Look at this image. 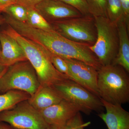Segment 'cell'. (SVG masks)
I'll return each instance as SVG.
<instances>
[{
    "label": "cell",
    "mask_w": 129,
    "mask_h": 129,
    "mask_svg": "<svg viewBox=\"0 0 129 129\" xmlns=\"http://www.w3.org/2000/svg\"><path fill=\"white\" fill-rule=\"evenodd\" d=\"M0 122L8 124L14 129H47L49 125L28 100L0 113Z\"/></svg>",
    "instance_id": "obj_7"
},
{
    "label": "cell",
    "mask_w": 129,
    "mask_h": 129,
    "mask_svg": "<svg viewBox=\"0 0 129 129\" xmlns=\"http://www.w3.org/2000/svg\"><path fill=\"white\" fill-rule=\"evenodd\" d=\"M128 73L119 65L102 66L98 70L97 80L101 99L121 105L128 102Z\"/></svg>",
    "instance_id": "obj_2"
},
{
    "label": "cell",
    "mask_w": 129,
    "mask_h": 129,
    "mask_svg": "<svg viewBox=\"0 0 129 129\" xmlns=\"http://www.w3.org/2000/svg\"><path fill=\"white\" fill-rule=\"evenodd\" d=\"M117 24L119 37L118 51L111 64L121 66L129 73V29L125 24L124 18L118 21Z\"/></svg>",
    "instance_id": "obj_14"
},
{
    "label": "cell",
    "mask_w": 129,
    "mask_h": 129,
    "mask_svg": "<svg viewBox=\"0 0 129 129\" xmlns=\"http://www.w3.org/2000/svg\"><path fill=\"white\" fill-rule=\"evenodd\" d=\"M53 29L72 41L93 45L96 41L97 31L94 17L82 16L51 24Z\"/></svg>",
    "instance_id": "obj_5"
},
{
    "label": "cell",
    "mask_w": 129,
    "mask_h": 129,
    "mask_svg": "<svg viewBox=\"0 0 129 129\" xmlns=\"http://www.w3.org/2000/svg\"><path fill=\"white\" fill-rule=\"evenodd\" d=\"M0 63L9 67L19 62L27 61L23 49L18 42L11 36L0 31Z\"/></svg>",
    "instance_id": "obj_11"
},
{
    "label": "cell",
    "mask_w": 129,
    "mask_h": 129,
    "mask_svg": "<svg viewBox=\"0 0 129 129\" xmlns=\"http://www.w3.org/2000/svg\"><path fill=\"white\" fill-rule=\"evenodd\" d=\"M47 129H60V127L55 125H49Z\"/></svg>",
    "instance_id": "obj_28"
},
{
    "label": "cell",
    "mask_w": 129,
    "mask_h": 129,
    "mask_svg": "<svg viewBox=\"0 0 129 129\" xmlns=\"http://www.w3.org/2000/svg\"><path fill=\"white\" fill-rule=\"evenodd\" d=\"M17 0H0V14L3 13L7 7L10 5L17 3Z\"/></svg>",
    "instance_id": "obj_24"
},
{
    "label": "cell",
    "mask_w": 129,
    "mask_h": 129,
    "mask_svg": "<svg viewBox=\"0 0 129 129\" xmlns=\"http://www.w3.org/2000/svg\"><path fill=\"white\" fill-rule=\"evenodd\" d=\"M63 58L68 66L72 80L100 98L97 84L98 70L80 60Z\"/></svg>",
    "instance_id": "obj_8"
},
{
    "label": "cell",
    "mask_w": 129,
    "mask_h": 129,
    "mask_svg": "<svg viewBox=\"0 0 129 129\" xmlns=\"http://www.w3.org/2000/svg\"><path fill=\"white\" fill-rule=\"evenodd\" d=\"M43 0H17V3L26 8H34Z\"/></svg>",
    "instance_id": "obj_22"
},
{
    "label": "cell",
    "mask_w": 129,
    "mask_h": 129,
    "mask_svg": "<svg viewBox=\"0 0 129 129\" xmlns=\"http://www.w3.org/2000/svg\"><path fill=\"white\" fill-rule=\"evenodd\" d=\"M31 95L18 90H11L0 94V113L9 110L23 101L28 100Z\"/></svg>",
    "instance_id": "obj_15"
},
{
    "label": "cell",
    "mask_w": 129,
    "mask_h": 129,
    "mask_svg": "<svg viewBox=\"0 0 129 129\" xmlns=\"http://www.w3.org/2000/svg\"><path fill=\"white\" fill-rule=\"evenodd\" d=\"M0 129H14L10 126L5 122H0Z\"/></svg>",
    "instance_id": "obj_26"
},
{
    "label": "cell",
    "mask_w": 129,
    "mask_h": 129,
    "mask_svg": "<svg viewBox=\"0 0 129 129\" xmlns=\"http://www.w3.org/2000/svg\"><path fill=\"white\" fill-rule=\"evenodd\" d=\"M90 124V122L84 123L80 112H79L78 113L77 119L74 129H84L85 127L88 126Z\"/></svg>",
    "instance_id": "obj_23"
},
{
    "label": "cell",
    "mask_w": 129,
    "mask_h": 129,
    "mask_svg": "<svg viewBox=\"0 0 129 129\" xmlns=\"http://www.w3.org/2000/svg\"><path fill=\"white\" fill-rule=\"evenodd\" d=\"M26 23L30 27L45 30H53L51 25L48 23L35 8H27Z\"/></svg>",
    "instance_id": "obj_16"
},
{
    "label": "cell",
    "mask_w": 129,
    "mask_h": 129,
    "mask_svg": "<svg viewBox=\"0 0 129 129\" xmlns=\"http://www.w3.org/2000/svg\"><path fill=\"white\" fill-rule=\"evenodd\" d=\"M7 67H8L3 66L0 63V74Z\"/></svg>",
    "instance_id": "obj_29"
},
{
    "label": "cell",
    "mask_w": 129,
    "mask_h": 129,
    "mask_svg": "<svg viewBox=\"0 0 129 129\" xmlns=\"http://www.w3.org/2000/svg\"><path fill=\"white\" fill-rule=\"evenodd\" d=\"M35 70L28 60L9 66L0 78V92L18 90L32 96L40 86Z\"/></svg>",
    "instance_id": "obj_4"
},
{
    "label": "cell",
    "mask_w": 129,
    "mask_h": 129,
    "mask_svg": "<svg viewBox=\"0 0 129 129\" xmlns=\"http://www.w3.org/2000/svg\"><path fill=\"white\" fill-rule=\"evenodd\" d=\"M91 14L93 17L103 16L107 17V0H86Z\"/></svg>",
    "instance_id": "obj_20"
},
{
    "label": "cell",
    "mask_w": 129,
    "mask_h": 129,
    "mask_svg": "<svg viewBox=\"0 0 129 129\" xmlns=\"http://www.w3.org/2000/svg\"><path fill=\"white\" fill-rule=\"evenodd\" d=\"M35 8L50 24L83 16L77 9L60 0H43Z\"/></svg>",
    "instance_id": "obj_9"
},
{
    "label": "cell",
    "mask_w": 129,
    "mask_h": 129,
    "mask_svg": "<svg viewBox=\"0 0 129 129\" xmlns=\"http://www.w3.org/2000/svg\"><path fill=\"white\" fill-rule=\"evenodd\" d=\"M3 13L17 21L24 23L27 21V8L17 3L8 7Z\"/></svg>",
    "instance_id": "obj_19"
},
{
    "label": "cell",
    "mask_w": 129,
    "mask_h": 129,
    "mask_svg": "<svg viewBox=\"0 0 129 129\" xmlns=\"http://www.w3.org/2000/svg\"><path fill=\"white\" fill-rule=\"evenodd\" d=\"M106 13L107 18L114 23L124 18L120 0H107Z\"/></svg>",
    "instance_id": "obj_17"
},
{
    "label": "cell",
    "mask_w": 129,
    "mask_h": 129,
    "mask_svg": "<svg viewBox=\"0 0 129 129\" xmlns=\"http://www.w3.org/2000/svg\"><path fill=\"white\" fill-rule=\"evenodd\" d=\"M8 68V67H7V68H6V69H5V70H4V71H3V72L2 73H1L0 74V78H1L2 77V76L5 73V72H6V71L7 70V69ZM1 94V92H0V94Z\"/></svg>",
    "instance_id": "obj_30"
},
{
    "label": "cell",
    "mask_w": 129,
    "mask_h": 129,
    "mask_svg": "<svg viewBox=\"0 0 129 129\" xmlns=\"http://www.w3.org/2000/svg\"><path fill=\"white\" fill-rule=\"evenodd\" d=\"M6 24L4 27L2 25L0 31L14 38L22 47L37 73L41 85L52 86L69 79L55 69L39 45L19 35L10 25Z\"/></svg>",
    "instance_id": "obj_1"
},
{
    "label": "cell",
    "mask_w": 129,
    "mask_h": 129,
    "mask_svg": "<svg viewBox=\"0 0 129 129\" xmlns=\"http://www.w3.org/2000/svg\"><path fill=\"white\" fill-rule=\"evenodd\" d=\"M6 23V19H5V16L4 15L0 14V28L1 27L2 25ZM1 45H0V53H1Z\"/></svg>",
    "instance_id": "obj_27"
},
{
    "label": "cell",
    "mask_w": 129,
    "mask_h": 129,
    "mask_svg": "<svg viewBox=\"0 0 129 129\" xmlns=\"http://www.w3.org/2000/svg\"><path fill=\"white\" fill-rule=\"evenodd\" d=\"M97 31L95 43L90 48L102 66L112 64L117 55L119 37L117 24L106 17H94Z\"/></svg>",
    "instance_id": "obj_3"
},
{
    "label": "cell",
    "mask_w": 129,
    "mask_h": 129,
    "mask_svg": "<svg viewBox=\"0 0 129 129\" xmlns=\"http://www.w3.org/2000/svg\"><path fill=\"white\" fill-rule=\"evenodd\" d=\"M77 9L83 16L91 15L86 0H60Z\"/></svg>",
    "instance_id": "obj_21"
},
{
    "label": "cell",
    "mask_w": 129,
    "mask_h": 129,
    "mask_svg": "<svg viewBox=\"0 0 129 129\" xmlns=\"http://www.w3.org/2000/svg\"><path fill=\"white\" fill-rule=\"evenodd\" d=\"M63 99L71 103L86 115L93 111L102 112L104 107L101 98L74 81L68 79L52 86Z\"/></svg>",
    "instance_id": "obj_6"
},
{
    "label": "cell",
    "mask_w": 129,
    "mask_h": 129,
    "mask_svg": "<svg viewBox=\"0 0 129 129\" xmlns=\"http://www.w3.org/2000/svg\"><path fill=\"white\" fill-rule=\"evenodd\" d=\"M40 46L41 47L52 64L58 72L64 75L67 76L69 78L72 80L68 66L63 58L60 56L51 52L46 48L41 46Z\"/></svg>",
    "instance_id": "obj_18"
},
{
    "label": "cell",
    "mask_w": 129,
    "mask_h": 129,
    "mask_svg": "<svg viewBox=\"0 0 129 129\" xmlns=\"http://www.w3.org/2000/svg\"><path fill=\"white\" fill-rule=\"evenodd\" d=\"M39 112L49 125L61 127L66 124L80 111L74 104L62 99L57 104Z\"/></svg>",
    "instance_id": "obj_10"
},
{
    "label": "cell",
    "mask_w": 129,
    "mask_h": 129,
    "mask_svg": "<svg viewBox=\"0 0 129 129\" xmlns=\"http://www.w3.org/2000/svg\"><path fill=\"white\" fill-rule=\"evenodd\" d=\"M62 99L52 86L40 85L28 101L35 108L40 111L57 104Z\"/></svg>",
    "instance_id": "obj_13"
},
{
    "label": "cell",
    "mask_w": 129,
    "mask_h": 129,
    "mask_svg": "<svg viewBox=\"0 0 129 129\" xmlns=\"http://www.w3.org/2000/svg\"><path fill=\"white\" fill-rule=\"evenodd\" d=\"M106 112L98 115L108 129H129V113L120 104H112L101 99Z\"/></svg>",
    "instance_id": "obj_12"
},
{
    "label": "cell",
    "mask_w": 129,
    "mask_h": 129,
    "mask_svg": "<svg viewBox=\"0 0 129 129\" xmlns=\"http://www.w3.org/2000/svg\"><path fill=\"white\" fill-rule=\"evenodd\" d=\"M52 1H59V0H52Z\"/></svg>",
    "instance_id": "obj_31"
},
{
    "label": "cell",
    "mask_w": 129,
    "mask_h": 129,
    "mask_svg": "<svg viewBox=\"0 0 129 129\" xmlns=\"http://www.w3.org/2000/svg\"><path fill=\"white\" fill-rule=\"evenodd\" d=\"M78 113L73 117L69 120L66 124L60 127V129H74L77 119Z\"/></svg>",
    "instance_id": "obj_25"
}]
</instances>
